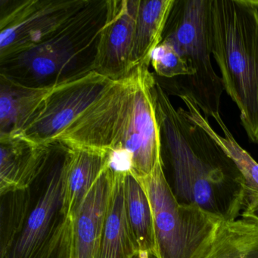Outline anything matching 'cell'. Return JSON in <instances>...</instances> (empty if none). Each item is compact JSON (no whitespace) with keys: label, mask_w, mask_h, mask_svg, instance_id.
I'll list each match as a JSON object with an SVG mask.
<instances>
[{"label":"cell","mask_w":258,"mask_h":258,"mask_svg":"<svg viewBox=\"0 0 258 258\" xmlns=\"http://www.w3.org/2000/svg\"><path fill=\"white\" fill-rule=\"evenodd\" d=\"M154 96L164 170L176 200L196 205L223 222L237 220L245 204L246 188L235 162L187 116L186 110L173 106L157 81Z\"/></svg>","instance_id":"6da1fadb"},{"label":"cell","mask_w":258,"mask_h":258,"mask_svg":"<svg viewBox=\"0 0 258 258\" xmlns=\"http://www.w3.org/2000/svg\"><path fill=\"white\" fill-rule=\"evenodd\" d=\"M211 47L225 91L258 144V9L250 0L211 1Z\"/></svg>","instance_id":"7a4b0ae2"},{"label":"cell","mask_w":258,"mask_h":258,"mask_svg":"<svg viewBox=\"0 0 258 258\" xmlns=\"http://www.w3.org/2000/svg\"><path fill=\"white\" fill-rule=\"evenodd\" d=\"M212 0H174L163 40L169 42L193 72L176 96H189L205 118L220 115L224 91L221 78L211 62Z\"/></svg>","instance_id":"3957f363"},{"label":"cell","mask_w":258,"mask_h":258,"mask_svg":"<svg viewBox=\"0 0 258 258\" xmlns=\"http://www.w3.org/2000/svg\"><path fill=\"white\" fill-rule=\"evenodd\" d=\"M138 180L152 208L157 258L206 257L223 220L196 205L178 202L166 179L163 160Z\"/></svg>","instance_id":"277c9868"},{"label":"cell","mask_w":258,"mask_h":258,"mask_svg":"<svg viewBox=\"0 0 258 258\" xmlns=\"http://www.w3.org/2000/svg\"><path fill=\"white\" fill-rule=\"evenodd\" d=\"M90 4L84 0H28L18 3L0 19L1 63L56 35Z\"/></svg>","instance_id":"5b68a950"},{"label":"cell","mask_w":258,"mask_h":258,"mask_svg":"<svg viewBox=\"0 0 258 258\" xmlns=\"http://www.w3.org/2000/svg\"><path fill=\"white\" fill-rule=\"evenodd\" d=\"M149 67L141 64L131 72L129 136L122 154H113L138 179L149 176L162 161L161 127L154 96L156 79Z\"/></svg>","instance_id":"8992f818"},{"label":"cell","mask_w":258,"mask_h":258,"mask_svg":"<svg viewBox=\"0 0 258 258\" xmlns=\"http://www.w3.org/2000/svg\"><path fill=\"white\" fill-rule=\"evenodd\" d=\"M113 82L93 71L56 83L31 123L22 132L39 144L52 146Z\"/></svg>","instance_id":"52a82bcc"},{"label":"cell","mask_w":258,"mask_h":258,"mask_svg":"<svg viewBox=\"0 0 258 258\" xmlns=\"http://www.w3.org/2000/svg\"><path fill=\"white\" fill-rule=\"evenodd\" d=\"M140 0L105 2V22L99 30L90 70L113 81L134 71L132 53Z\"/></svg>","instance_id":"ba28073f"},{"label":"cell","mask_w":258,"mask_h":258,"mask_svg":"<svg viewBox=\"0 0 258 258\" xmlns=\"http://www.w3.org/2000/svg\"><path fill=\"white\" fill-rule=\"evenodd\" d=\"M63 182L61 162L52 170L44 191L6 258L49 257L64 220L61 213Z\"/></svg>","instance_id":"9c48e42d"},{"label":"cell","mask_w":258,"mask_h":258,"mask_svg":"<svg viewBox=\"0 0 258 258\" xmlns=\"http://www.w3.org/2000/svg\"><path fill=\"white\" fill-rule=\"evenodd\" d=\"M89 6L84 8L67 26L45 43L32 48L4 63H15L23 67L35 79L55 78L60 82L61 74L75 62L82 46L83 39H87Z\"/></svg>","instance_id":"30bf717a"},{"label":"cell","mask_w":258,"mask_h":258,"mask_svg":"<svg viewBox=\"0 0 258 258\" xmlns=\"http://www.w3.org/2000/svg\"><path fill=\"white\" fill-rule=\"evenodd\" d=\"M113 179L114 170L110 163L72 218V258H99Z\"/></svg>","instance_id":"8fae6325"},{"label":"cell","mask_w":258,"mask_h":258,"mask_svg":"<svg viewBox=\"0 0 258 258\" xmlns=\"http://www.w3.org/2000/svg\"><path fill=\"white\" fill-rule=\"evenodd\" d=\"M51 146L39 144L22 133L0 134V195L29 188L44 168Z\"/></svg>","instance_id":"7c38bea8"},{"label":"cell","mask_w":258,"mask_h":258,"mask_svg":"<svg viewBox=\"0 0 258 258\" xmlns=\"http://www.w3.org/2000/svg\"><path fill=\"white\" fill-rule=\"evenodd\" d=\"M111 163V152L67 147L62 161L64 182L61 213L73 218L95 181Z\"/></svg>","instance_id":"4fadbf2b"},{"label":"cell","mask_w":258,"mask_h":258,"mask_svg":"<svg viewBox=\"0 0 258 258\" xmlns=\"http://www.w3.org/2000/svg\"><path fill=\"white\" fill-rule=\"evenodd\" d=\"M53 85H25L1 73L0 134L23 132L37 115Z\"/></svg>","instance_id":"5bb4252c"},{"label":"cell","mask_w":258,"mask_h":258,"mask_svg":"<svg viewBox=\"0 0 258 258\" xmlns=\"http://www.w3.org/2000/svg\"><path fill=\"white\" fill-rule=\"evenodd\" d=\"M126 173L127 171L114 170L112 191L99 258H133L140 252L133 237L126 216L125 205Z\"/></svg>","instance_id":"9a60e30c"},{"label":"cell","mask_w":258,"mask_h":258,"mask_svg":"<svg viewBox=\"0 0 258 258\" xmlns=\"http://www.w3.org/2000/svg\"><path fill=\"white\" fill-rule=\"evenodd\" d=\"M174 0H140L132 53L134 69L151 64L154 49L161 43Z\"/></svg>","instance_id":"2e32d148"},{"label":"cell","mask_w":258,"mask_h":258,"mask_svg":"<svg viewBox=\"0 0 258 258\" xmlns=\"http://www.w3.org/2000/svg\"><path fill=\"white\" fill-rule=\"evenodd\" d=\"M180 99L188 109L186 110L187 116L203 128L235 162L245 182L246 199L251 196H258V163L237 143L221 116L217 117L215 121L221 128L223 136L214 131L192 98L182 96Z\"/></svg>","instance_id":"e0dca14e"},{"label":"cell","mask_w":258,"mask_h":258,"mask_svg":"<svg viewBox=\"0 0 258 258\" xmlns=\"http://www.w3.org/2000/svg\"><path fill=\"white\" fill-rule=\"evenodd\" d=\"M125 205L128 223L139 251L157 258L150 202L140 181L129 172L125 177Z\"/></svg>","instance_id":"ac0fdd59"},{"label":"cell","mask_w":258,"mask_h":258,"mask_svg":"<svg viewBox=\"0 0 258 258\" xmlns=\"http://www.w3.org/2000/svg\"><path fill=\"white\" fill-rule=\"evenodd\" d=\"M205 258H258V223L242 218L223 222Z\"/></svg>","instance_id":"d6986e66"},{"label":"cell","mask_w":258,"mask_h":258,"mask_svg":"<svg viewBox=\"0 0 258 258\" xmlns=\"http://www.w3.org/2000/svg\"><path fill=\"white\" fill-rule=\"evenodd\" d=\"M151 64L158 76L175 79L173 84L166 87L171 94L176 96L193 72L184 61L176 49L169 42L162 40L151 55Z\"/></svg>","instance_id":"ffe728a7"},{"label":"cell","mask_w":258,"mask_h":258,"mask_svg":"<svg viewBox=\"0 0 258 258\" xmlns=\"http://www.w3.org/2000/svg\"><path fill=\"white\" fill-rule=\"evenodd\" d=\"M27 190L9 193L6 208L2 207L1 258L8 256L13 244L23 230L28 206Z\"/></svg>","instance_id":"44dd1931"},{"label":"cell","mask_w":258,"mask_h":258,"mask_svg":"<svg viewBox=\"0 0 258 258\" xmlns=\"http://www.w3.org/2000/svg\"><path fill=\"white\" fill-rule=\"evenodd\" d=\"M48 258H72V219L64 218L58 240Z\"/></svg>","instance_id":"7402d4cb"},{"label":"cell","mask_w":258,"mask_h":258,"mask_svg":"<svg viewBox=\"0 0 258 258\" xmlns=\"http://www.w3.org/2000/svg\"><path fill=\"white\" fill-rule=\"evenodd\" d=\"M241 218L258 223V196L247 198L241 214Z\"/></svg>","instance_id":"603a6c76"},{"label":"cell","mask_w":258,"mask_h":258,"mask_svg":"<svg viewBox=\"0 0 258 258\" xmlns=\"http://www.w3.org/2000/svg\"><path fill=\"white\" fill-rule=\"evenodd\" d=\"M250 3L253 4L254 7H256L258 9V1L257 0H250Z\"/></svg>","instance_id":"cb8c5ba5"}]
</instances>
